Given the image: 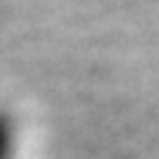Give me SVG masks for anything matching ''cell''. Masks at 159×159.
<instances>
[{
  "label": "cell",
  "instance_id": "obj_1",
  "mask_svg": "<svg viewBox=\"0 0 159 159\" xmlns=\"http://www.w3.org/2000/svg\"><path fill=\"white\" fill-rule=\"evenodd\" d=\"M20 145H22L20 123L6 106H0V159H20Z\"/></svg>",
  "mask_w": 159,
  "mask_h": 159
}]
</instances>
